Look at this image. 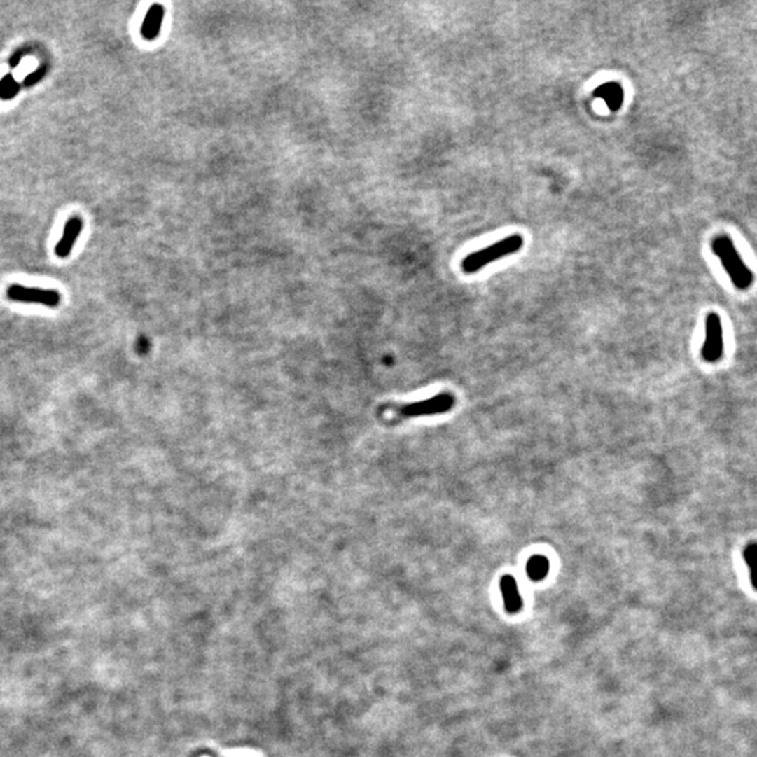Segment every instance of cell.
<instances>
[{
  "label": "cell",
  "instance_id": "277c9868",
  "mask_svg": "<svg viewBox=\"0 0 757 757\" xmlns=\"http://www.w3.org/2000/svg\"><path fill=\"white\" fill-rule=\"evenodd\" d=\"M725 354L723 328L718 313L711 312L705 319V341L701 347V358L707 363H716Z\"/></svg>",
  "mask_w": 757,
  "mask_h": 757
},
{
  "label": "cell",
  "instance_id": "8fae6325",
  "mask_svg": "<svg viewBox=\"0 0 757 757\" xmlns=\"http://www.w3.org/2000/svg\"><path fill=\"white\" fill-rule=\"evenodd\" d=\"M20 92V83L15 79L12 74H8L0 81V99L2 100H12L15 99Z\"/></svg>",
  "mask_w": 757,
  "mask_h": 757
},
{
  "label": "cell",
  "instance_id": "8992f818",
  "mask_svg": "<svg viewBox=\"0 0 757 757\" xmlns=\"http://www.w3.org/2000/svg\"><path fill=\"white\" fill-rule=\"evenodd\" d=\"M82 228H83V222L81 218L78 216H74L71 218L67 225H65V230H64V235L61 237V240L58 242L57 247H55V254L60 257V258H67L75 243L78 242L79 239V235L82 232Z\"/></svg>",
  "mask_w": 757,
  "mask_h": 757
},
{
  "label": "cell",
  "instance_id": "9a60e30c",
  "mask_svg": "<svg viewBox=\"0 0 757 757\" xmlns=\"http://www.w3.org/2000/svg\"><path fill=\"white\" fill-rule=\"evenodd\" d=\"M148 347H149V344H148V340L142 337V338L139 340V345H138V348H139V352H142V354H144V352H146V351H148Z\"/></svg>",
  "mask_w": 757,
  "mask_h": 757
},
{
  "label": "cell",
  "instance_id": "6da1fadb",
  "mask_svg": "<svg viewBox=\"0 0 757 757\" xmlns=\"http://www.w3.org/2000/svg\"><path fill=\"white\" fill-rule=\"evenodd\" d=\"M711 249L719 258L735 288L739 291H747L753 284V272L743 263L732 239L728 235H719L711 242Z\"/></svg>",
  "mask_w": 757,
  "mask_h": 757
},
{
  "label": "cell",
  "instance_id": "4fadbf2b",
  "mask_svg": "<svg viewBox=\"0 0 757 757\" xmlns=\"http://www.w3.org/2000/svg\"><path fill=\"white\" fill-rule=\"evenodd\" d=\"M46 74H47V67L43 65V67H40L37 71H34V72H32L30 75L26 76V79L23 81V86L32 88V86L37 85V83L44 78Z\"/></svg>",
  "mask_w": 757,
  "mask_h": 757
},
{
  "label": "cell",
  "instance_id": "5bb4252c",
  "mask_svg": "<svg viewBox=\"0 0 757 757\" xmlns=\"http://www.w3.org/2000/svg\"><path fill=\"white\" fill-rule=\"evenodd\" d=\"M23 55H25V53H23V51H20V53L15 54V55H13V58L11 60V67H12V68H16V67H18V65L20 64V61H22Z\"/></svg>",
  "mask_w": 757,
  "mask_h": 757
},
{
  "label": "cell",
  "instance_id": "30bf717a",
  "mask_svg": "<svg viewBox=\"0 0 757 757\" xmlns=\"http://www.w3.org/2000/svg\"><path fill=\"white\" fill-rule=\"evenodd\" d=\"M550 571V560L543 554H534L527 560L526 574L530 581H543Z\"/></svg>",
  "mask_w": 757,
  "mask_h": 757
},
{
  "label": "cell",
  "instance_id": "5b68a950",
  "mask_svg": "<svg viewBox=\"0 0 757 757\" xmlns=\"http://www.w3.org/2000/svg\"><path fill=\"white\" fill-rule=\"evenodd\" d=\"M8 298L13 302L37 303L47 307H57L61 303V295L54 289L27 288L22 285H12L8 289Z\"/></svg>",
  "mask_w": 757,
  "mask_h": 757
},
{
  "label": "cell",
  "instance_id": "52a82bcc",
  "mask_svg": "<svg viewBox=\"0 0 757 757\" xmlns=\"http://www.w3.org/2000/svg\"><path fill=\"white\" fill-rule=\"evenodd\" d=\"M499 586H501V592L503 595V602H505V609L508 613H518L522 606H523V600L519 595V589H518V582L516 579L512 576V575H503L499 581Z\"/></svg>",
  "mask_w": 757,
  "mask_h": 757
},
{
  "label": "cell",
  "instance_id": "3957f363",
  "mask_svg": "<svg viewBox=\"0 0 757 757\" xmlns=\"http://www.w3.org/2000/svg\"><path fill=\"white\" fill-rule=\"evenodd\" d=\"M456 404V398L452 393L445 391L440 394H436L431 398L414 401L410 404L400 405L394 408L393 414L400 419L407 418H419V417H431V415H439L446 414L453 410Z\"/></svg>",
  "mask_w": 757,
  "mask_h": 757
},
{
  "label": "cell",
  "instance_id": "ba28073f",
  "mask_svg": "<svg viewBox=\"0 0 757 757\" xmlns=\"http://www.w3.org/2000/svg\"><path fill=\"white\" fill-rule=\"evenodd\" d=\"M163 19H165V8L158 4L151 6L141 29V34L146 41H153L155 39H158L162 29Z\"/></svg>",
  "mask_w": 757,
  "mask_h": 757
},
{
  "label": "cell",
  "instance_id": "9c48e42d",
  "mask_svg": "<svg viewBox=\"0 0 757 757\" xmlns=\"http://www.w3.org/2000/svg\"><path fill=\"white\" fill-rule=\"evenodd\" d=\"M595 96L604 99L611 111H617L621 107L623 100H624V92L617 83H606L597 88L595 92Z\"/></svg>",
  "mask_w": 757,
  "mask_h": 757
},
{
  "label": "cell",
  "instance_id": "7c38bea8",
  "mask_svg": "<svg viewBox=\"0 0 757 757\" xmlns=\"http://www.w3.org/2000/svg\"><path fill=\"white\" fill-rule=\"evenodd\" d=\"M742 555H743V561L746 562V565L749 567L750 569V579H751V585L756 588L757 585V581H756V564H757V544L754 541L746 544L743 547V551H742Z\"/></svg>",
  "mask_w": 757,
  "mask_h": 757
},
{
  "label": "cell",
  "instance_id": "7a4b0ae2",
  "mask_svg": "<svg viewBox=\"0 0 757 757\" xmlns=\"http://www.w3.org/2000/svg\"><path fill=\"white\" fill-rule=\"evenodd\" d=\"M525 244V240H523V236L522 235H511L488 247H484L475 253H471L468 254L463 261H461V270L466 272V274H474V272H478L480 270H482L485 265L488 264H492L506 256H511V254H516L518 251L522 250Z\"/></svg>",
  "mask_w": 757,
  "mask_h": 757
}]
</instances>
